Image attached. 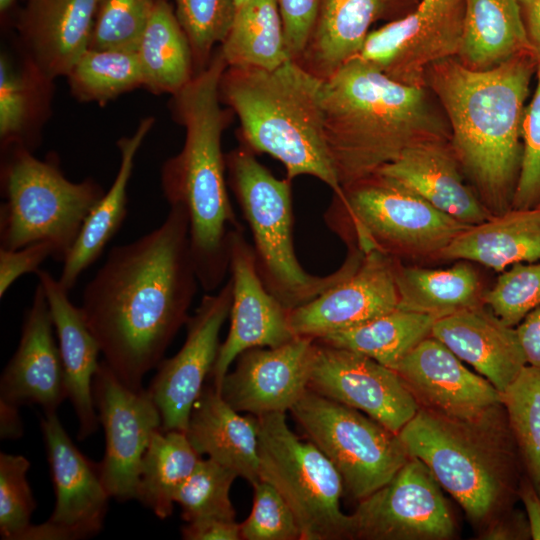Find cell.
<instances>
[{
    "instance_id": "6da1fadb",
    "label": "cell",
    "mask_w": 540,
    "mask_h": 540,
    "mask_svg": "<svg viewBox=\"0 0 540 540\" xmlns=\"http://www.w3.org/2000/svg\"><path fill=\"white\" fill-rule=\"evenodd\" d=\"M198 284L181 206H170L151 232L110 249L80 309L103 360L124 385L142 388L145 374L186 324Z\"/></svg>"
},
{
    "instance_id": "7a4b0ae2",
    "label": "cell",
    "mask_w": 540,
    "mask_h": 540,
    "mask_svg": "<svg viewBox=\"0 0 540 540\" xmlns=\"http://www.w3.org/2000/svg\"><path fill=\"white\" fill-rule=\"evenodd\" d=\"M539 60L520 53L484 71L456 57L430 65L424 83L447 117L450 143L462 172L492 216L512 209L523 143L521 126Z\"/></svg>"
},
{
    "instance_id": "3957f363",
    "label": "cell",
    "mask_w": 540,
    "mask_h": 540,
    "mask_svg": "<svg viewBox=\"0 0 540 540\" xmlns=\"http://www.w3.org/2000/svg\"><path fill=\"white\" fill-rule=\"evenodd\" d=\"M227 62L218 46L210 63L171 96L173 119L185 130L181 151L161 169L170 206H181L189 220L191 254L199 285L215 290L229 269V235L242 228L229 200L222 135L234 112L219 95Z\"/></svg>"
},
{
    "instance_id": "277c9868",
    "label": "cell",
    "mask_w": 540,
    "mask_h": 540,
    "mask_svg": "<svg viewBox=\"0 0 540 540\" xmlns=\"http://www.w3.org/2000/svg\"><path fill=\"white\" fill-rule=\"evenodd\" d=\"M322 108L341 187L373 175L416 144L451 139L445 112L427 86L397 82L358 57L324 80Z\"/></svg>"
},
{
    "instance_id": "5b68a950",
    "label": "cell",
    "mask_w": 540,
    "mask_h": 540,
    "mask_svg": "<svg viewBox=\"0 0 540 540\" xmlns=\"http://www.w3.org/2000/svg\"><path fill=\"white\" fill-rule=\"evenodd\" d=\"M398 435L479 530L513 508L524 472L502 403L472 418L420 407Z\"/></svg>"
},
{
    "instance_id": "8992f818",
    "label": "cell",
    "mask_w": 540,
    "mask_h": 540,
    "mask_svg": "<svg viewBox=\"0 0 540 540\" xmlns=\"http://www.w3.org/2000/svg\"><path fill=\"white\" fill-rule=\"evenodd\" d=\"M324 80L289 59L274 69L227 66L221 102L240 122L243 146L282 163L290 180L313 176L341 192L324 132Z\"/></svg>"
},
{
    "instance_id": "52a82bcc",
    "label": "cell",
    "mask_w": 540,
    "mask_h": 540,
    "mask_svg": "<svg viewBox=\"0 0 540 540\" xmlns=\"http://www.w3.org/2000/svg\"><path fill=\"white\" fill-rule=\"evenodd\" d=\"M225 159L231 189L253 236L260 277L286 309L312 301L354 270L362 252L350 248L334 272L308 273L294 249L292 180L276 178L245 146L232 150Z\"/></svg>"
},
{
    "instance_id": "ba28073f",
    "label": "cell",
    "mask_w": 540,
    "mask_h": 540,
    "mask_svg": "<svg viewBox=\"0 0 540 540\" xmlns=\"http://www.w3.org/2000/svg\"><path fill=\"white\" fill-rule=\"evenodd\" d=\"M324 220L347 248L377 250L399 260L439 259L469 227L378 174L333 194Z\"/></svg>"
},
{
    "instance_id": "9c48e42d",
    "label": "cell",
    "mask_w": 540,
    "mask_h": 540,
    "mask_svg": "<svg viewBox=\"0 0 540 540\" xmlns=\"http://www.w3.org/2000/svg\"><path fill=\"white\" fill-rule=\"evenodd\" d=\"M21 147L2 150L0 248L35 242L53 245V259L64 262L85 219L105 194L92 178L67 179L56 157L36 158Z\"/></svg>"
},
{
    "instance_id": "30bf717a",
    "label": "cell",
    "mask_w": 540,
    "mask_h": 540,
    "mask_svg": "<svg viewBox=\"0 0 540 540\" xmlns=\"http://www.w3.org/2000/svg\"><path fill=\"white\" fill-rule=\"evenodd\" d=\"M258 419L259 478L285 499L297 520L301 540L350 539V515L340 508L341 475L311 441L289 428L282 412Z\"/></svg>"
},
{
    "instance_id": "8fae6325",
    "label": "cell",
    "mask_w": 540,
    "mask_h": 540,
    "mask_svg": "<svg viewBox=\"0 0 540 540\" xmlns=\"http://www.w3.org/2000/svg\"><path fill=\"white\" fill-rule=\"evenodd\" d=\"M290 412L357 501L387 484L410 457L397 433L361 411L309 389Z\"/></svg>"
},
{
    "instance_id": "7c38bea8",
    "label": "cell",
    "mask_w": 540,
    "mask_h": 540,
    "mask_svg": "<svg viewBox=\"0 0 540 540\" xmlns=\"http://www.w3.org/2000/svg\"><path fill=\"white\" fill-rule=\"evenodd\" d=\"M441 488L426 464L410 456L387 484L358 501L350 539H453L457 524Z\"/></svg>"
},
{
    "instance_id": "4fadbf2b",
    "label": "cell",
    "mask_w": 540,
    "mask_h": 540,
    "mask_svg": "<svg viewBox=\"0 0 540 540\" xmlns=\"http://www.w3.org/2000/svg\"><path fill=\"white\" fill-rule=\"evenodd\" d=\"M465 0H420L405 17L371 30L355 56L406 85L425 86L433 63L457 57Z\"/></svg>"
},
{
    "instance_id": "5bb4252c",
    "label": "cell",
    "mask_w": 540,
    "mask_h": 540,
    "mask_svg": "<svg viewBox=\"0 0 540 540\" xmlns=\"http://www.w3.org/2000/svg\"><path fill=\"white\" fill-rule=\"evenodd\" d=\"M93 398L106 440L99 464L110 497L128 501L137 497L140 468L153 434L162 419L150 391L124 385L104 360L94 375Z\"/></svg>"
},
{
    "instance_id": "9a60e30c",
    "label": "cell",
    "mask_w": 540,
    "mask_h": 540,
    "mask_svg": "<svg viewBox=\"0 0 540 540\" xmlns=\"http://www.w3.org/2000/svg\"><path fill=\"white\" fill-rule=\"evenodd\" d=\"M308 389L361 411L397 434L420 408L394 369L316 340Z\"/></svg>"
},
{
    "instance_id": "2e32d148",
    "label": "cell",
    "mask_w": 540,
    "mask_h": 540,
    "mask_svg": "<svg viewBox=\"0 0 540 540\" xmlns=\"http://www.w3.org/2000/svg\"><path fill=\"white\" fill-rule=\"evenodd\" d=\"M233 282L206 294L186 322V339L171 358L162 359L149 391L159 409L161 429L186 432L192 409L216 361L219 333L230 316Z\"/></svg>"
},
{
    "instance_id": "e0dca14e",
    "label": "cell",
    "mask_w": 540,
    "mask_h": 540,
    "mask_svg": "<svg viewBox=\"0 0 540 540\" xmlns=\"http://www.w3.org/2000/svg\"><path fill=\"white\" fill-rule=\"evenodd\" d=\"M229 270L233 282L230 329L209 375L218 392L241 353L256 347H277L296 337L289 324V310L265 287L242 228L229 235Z\"/></svg>"
},
{
    "instance_id": "ac0fdd59",
    "label": "cell",
    "mask_w": 540,
    "mask_h": 540,
    "mask_svg": "<svg viewBox=\"0 0 540 540\" xmlns=\"http://www.w3.org/2000/svg\"><path fill=\"white\" fill-rule=\"evenodd\" d=\"M41 429L56 496L52 515L42 524L45 540H75L98 534L111 498L99 464L78 450L56 411L45 412Z\"/></svg>"
},
{
    "instance_id": "d6986e66",
    "label": "cell",
    "mask_w": 540,
    "mask_h": 540,
    "mask_svg": "<svg viewBox=\"0 0 540 540\" xmlns=\"http://www.w3.org/2000/svg\"><path fill=\"white\" fill-rule=\"evenodd\" d=\"M396 260L377 250L362 252L358 264L344 279L312 301L289 310L294 335L317 340L396 309Z\"/></svg>"
},
{
    "instance_id": "ffe728a7",
    "label": "cell",
    "mask_w": 540,
    "mask_h": 540,
    "mask_svg": "<svg viewBox=\"0 0 540 540\" xmlns=\"http://www.w3.org/2000/svg\"><path fill=\"white\" fill-rule=\"evenodd\" d=\"M315 340L296 336L277 347L241 353L219 392L236 411L256 417L290 411L307 391Z\"/></svg>"
},
{
    "instance_id": "44dd1931",
    "label": "cell",
    "mask_w": 540,
    "mask_h": 540,
    "mask_svg": "<svg viewBox=\"0 0 540 540\" xmlns=\"http://www.w3.org/2000/svg\"><path fill=\"white\" fill-rule=\"evenodd\" d=\"M420 407L472 418L502 403V393L466 368L446 345L428 336L394 368Z\"/></svg>"
},
{
    "instance_id": "7402d4cb",
    "label": "cell",
    "mask_w": 540,
    "mask_h": 540,
    "mask_svg": "<svg viewBox=\"0 0 540 540\" xmlns=\"http://www.w3.org/2000/svg\"><path fill=\"white\" fill-rule=\"evenodd\" d=\"M99 0H23L13 25L19 50L45 77H65L88 49Z\"/></svg>"
},
{
    "instance_id": "603a6c76",
    "label": "cell",
    "mask_w": 540,
    "mask_h": 540,
    "mask_svg": "<svg viewBox=\"0 0 540 540\" xmlns=\"http://www.w3.org/2000/svg\"><path fill=\"white\" fill-rule=\"evenodd\" d=\"M53 327L48 301L38 282L23 320L18 348L1 376V401L16 406L38 404L48 412L56 411L67 397Z\"/></svg>"
},
{
    "instance_id": "cb8c5ba5",
    "label": "cell",
    "mask_w": 540,
    "mask_h": 540,
    "mask_svg": "<svg viewBox=\"0 0 540 540\" xmlns=\"http://www.w3.org/2000/svg\"><path fill=\"white\" fill-rule=\"evenodd\" d=\"M466 225L492 215L467 182L450 140L416 144L376 173Z\"/></svg>"
},
{
    "instance_id": "d4e9b609",
    "label": "cell",
    "mask_w": 540,
    "mask_h": 540,
    "mask_svg": "<svg viewBox=\"0 0 540 540\" xmlns=\"http://www.w3.org/2000/svg\"><path fill=\"white\" fill-rule=\"evenodd\" d=\"M420 0H323L298 61L325 80L361 50L370 28L411 13Z\"/></svg>"
},
{
    "instance_id": "484cf974",
    "label": "cell",
    "mask_w": 540,
    "mask_h": 540,
    "mask_svg": "<svg viewBox=\"0 0 540 540\" xmlns=\"http://www.w3.org/2000/svg\"><path fill=\"white\" fill-rule=\"evenodd\" d=\"M431 336L501 393L527 365L516 327L505 324L485 304L437 319Z\"/></svg>"
},
{
    "instance_id": "4316f807",
    "label": "cell",
    "mask_w": 540,
    "mask_h": 540,
    "mask_svg": "<svg viewBox=\"0 0 540 540\" xmlns=\"http://www.w3.org/2000/svg\"><path fill=\"white\" fill-rule=\"evenodd\" d=\"M36 274L44 289L58 337L67 397L79 422L78 439L84 440L98 428L92 384L100 364V346L88 328L80 307L70 301L69 291L49 272L39 269Z\"/></svg>"
},
{
    "instance_id": "83f0119b",
    "label": "cell",
    "mask_w": 540,
    "mask_h": 540,
    "mask_svg": "<svg viewBox=\"0 0 540 540\" xmlns=\"http://www.w3.org/2000/svg\"><path fill=\"white\" fill-rule=\"evenodd\" d=\"M185 433L199 454L208 455L252 486L260 480L258 419L240 415L213 386L203 388Z\"/></svg>"
},
{
    "instance_id": "f1b7e54d",
    "label": "cell",
    "mask_w": 540,
    "mask_h": 540,
    "mask_svg": "<svg viewBox=\"0 0 540 540\" xmlns=\"http://www.w3.org/2000/svg\"><path fill=\"white\" fill-rule=\"evenodd\" d=\"M439 259L476 262L496 271L540 261V207L510 209L469 226Z\"/></svg>"
},
{
    "instance_id": "f546056e",
    "label": "cell",
    "mask_w": 540,
    "mask_h": 540,
    "mask_svg": "<svg viewBox=\"0 0 540 540\" xmlns=\"http://www.w3.org/2000/svg\"><path fill=\"white\" fill-rule=\"evenodd\" d=\"M154 117L143 118L134 133L117 141L120 166L109 190L95 204L63 262L58 279L67 291L79 276L102 254L108 242L120 229L127 215V187L134 168L136 154L154 125Z\"/></svg>"
},
{
    "instance_id": "4dcf8cb0",
    "label": "cell",
    "mask_w": 540,
    "mask_h": 540,
    "mask_svg": "<svg viewBox=\"0 0 540 540\" xmlns=\"http://www.w3.org/2000/svg\"><path fill=\"white\" fill-rule=\"evenodd\" d=\"M53 93L54 81L39 72L21 51L18 57L1 52V151L16 146L33 151L51 115Z\"/></svg>"
},
{
    "instance_id": "1f68e13d",
    "label": "cell",
    "mask_w": 540,
    "mask_h": 540,
    "mask_svg": "<svg viewBox=\"0 0 540 540\" xmlns=\"http://www.w3.org/2000/svg\"><path fill=\"white\" fill-rule=\"evenodd\" d=\"M526 51L533 49L519 0H465L464 30L456 57L460 63L472 70H490Z\"/></svg>"
},
{
    "instance_id": "d6a6232c",
    "label": "cell",
    "mask_w": 540,
    "mask_h": 540,
    "mask_svg": "<svg viewBox=\"0 0 540 540\" xmlns=\"http://www.w3.org/2000/svg\"><path fill=\"white\" fill-rule=\"evenodd\" d=\"M397 308L440 319L483 305L480 278L467 261L445 269L395 265Z\"/></svg>"
},
{
    "instance_id": "836d02e7",
    "label": "cell",
    "mask_w": 540,
    "mask_h": 540,
    "mask_svg": "<svg viewBox=\"0 0 540 540\" xmlns=\"http://www.w3.org/2000/svg\"><path fill=\"white\" fill-rule=\"evenodd\" d=\"M137 57L143 88L156 95L172 96L195 76L191 46L171 1L156 0Z\"/></svg>"
},
{
    "instance_id": "e575fe53",
    "label": "cell",
    "mask_w": 540,
    "mask_h": 540,
    "mask_svg": "<svg viewBox=\"0 0 540 540\" xmlns=\"http://www.w3.org/2000/svg\"><path fill=\"white\" fill-rule=\"evenodd\" d=\"M219 46L232 67L274 69L291 59L278 0H248L238 7Z\"/></svg>"
},
{
    "instance_id": "d590c367",
    "label": "cell",
    "mask_w": 540,
    "mask_h": 540,
    "mask_svg": "<svg viewBox=\"0 0 540 540\" xmlns=\"http://www.w3.org/2000/svg\"><path fill=\"white\" fill-rule=\"evenodd\" d=\"M201 456L185 432L157 430L142 459L136 499L160 519L169 517L178 489Z\"/></svg>"
},
{
    "instance_id": "8d00e7d4",
    "label": "cell",
    "mask_w": 540,
    "mask_h": 540,
    "mask_svg": "<svg viewBox=\"0 0 540 540\" xmlns=\"http://www.w3.org/2000/svg\"><path fill=\"white\" fill-rule=\"evenodd\" d=\"M436 320L426 314L396 308L360 326L316 341L363 354L394 369L414 347L431 335Z\"/></svg>"
},
{
    "instance_id": "74e56055",
    "label": "cell",
    "mask_w": 540,
    "mask_h": 540,
    "mask_svg": "<svg viewBox=\"0 0 540 540\" xmlns=\"http://www.w3.org/2000/svg\"><path fill=\"white\" fill-rule=\"evenodd\" d=\"M65 77L75 99L98 105L143 87L137 52L132 51L88 48Z\"/></svg>"
},
{
    "instance_id": "f35d334b",
    "label": "cell",
    "mask_w": 540,
    "mask_h": 540,
    "mask_svg": "<svg viewBox=\"0 0 540 540\" xmlns=\"http://www.w3.org/2000/svg\"><path fill=\"white\" fill-rule=\"evenodd\" d=\"M523 472L540 496V369L526 365L502 392Z\"/></svg>"
},
{
    "instance_id": "ab89813d",
    "label": "cell",
    "mask_w": 540,
    "mask_h": 540,
    "mask_svg": "<svg viewBox=\"0 0 540 540\" xmlns=\"http://www.w3.org/2000/svg\"><path fill=\"white\" fill-rule=\"evenodd\" d=\"M238 475L211 458L201 459L178 489L175 503L186 522L201 519L235 520L230 489Z\"/></svg>"
},
{
    "instance_id": "60d3db41",
    "label": "cell",
    "mask_w": 540,
    "mask_h": 540,
    "mask_svg": "<svg viewBox=\"0 0 540 540\" xmlns=\"http://www.w3.org/2000/svg\"><path fill=\"white\" fill-rule=\"evenodd\" d=\"M191 46L195 74L210 63L232 25L233 0H169Z\"/></svg>"
},
{
    "instance_id": "b9f144b4",
    "label": "cell",
    "mask_w": 540,
    "mask_h": 540,
    "mask_svg": "<svg viewBox=\"0 0 540 540\" xmlns=\"http://www.w3.org/2000/svg\"><path fill=\"white\" fill-rule=\"evenodd\" d=\"M156 0H99L89 49L137 52Z\"/></svg>"
},
{
    "instance_id": "7bdbcfd3",
    "label": "cell",
    "mask_w": 540,
    "mask_h": 540,
    "mask_svg": "<svg viewBox=\"0 0 540 540\" xmlns=\"http://www.w3.org/2000/svg\"><path fill=\"white\" fill-rule=\"evenodd\" d=\"M483 303L505 324L516 327L540 306V261L515 263L502 271Z\"/></svg>"
},
{
    "instance_id": "ee69618b",
    "label": "cell",
    "mask_w": 540,
    "mask_h": 540,
    "mask_svg": "<svg viewBox=\"0 0 540 540\" xmlns=\"http://www.w3.org/2000/svg\"><path fill=\"white\" fill-rule=\"evenodd\" d=\"M30 462L22 455L0 454V533L5 540H24L36 508L26 478Z\"/></svg>"
},
{
    "instance_id": "f6af8a7d",
    "label": "cell",
    "mask_w": 540,
    "mask_h": 540,
    "mask_svg": "<svg viewBox=\"0 0 540 540\" xmlns=\"http://www.w3.org/2000/svg\"><path fill=\"white\" fill-rule=\"evenodd\" d=\"M253 488L251 513L240 523L241 540H301L297 520L282 495L263 480Z\"/></svg>"
},
{
    "instance_id": "bcb514c9",
    "label": "cell",
    "mask_w": 540,
    "mask_h": 540,
    "mask_svg": "<svg viewBox=\"0 0 540 540\" xmlns=\"http://www.w3.org/2000/svg\"><path fill=\"white\" fill-rule=\"evenodd\" d=\"M536 78L535 91L525 107L522 119L523 155L512 202L514 209L540 206V64Z\"/></svg>"
},
{
    "instance_id": "7dc6e473",
    "label": "cell",
    "mask_w": 540,
    "mask_h": 540,
    "mask_svg": "<svg viewBox=\"0 0 540 540\" xmlns=\"http://www.w3.org/2000/svg\"><path fill=\"white\" fill-rule=\"evenodd\" d=\"M323 0H278L288 53L293 60L302 55Z\"/></svg>"
},
{
    "instance_id": "c3c4849f",
    "label": "cell",
    "mask_w": 540,
    "mask_h": 540,
    "mask_svg": "<svg viewBox=\"0 0 540 540\" xmlns=\"http://www.w3.org/2000/svg\"><path fill=\"white\" fill-rule=\"evenodd\" d=\"M55 250L46 241L28 244L18 249L0 248V297L2 298L11 285L22 275L36 273L40 265L54 257Z\"/></svg>"
},
{
    "instance_id": "681fc988",
    "label": "cell",
    "mask_w": 540,
    "mask_h": 540,
    "mask_svg": "<svg viewBox=\"0 0 540 540\" xmlns=\"http://www.w3.org/2000/svg\"><path fill=\"white\" fill-rule=\"evenodd\" d=\"M480 538L488 540L530 539V528L526 514L513 508L480 530Z\"/></svg>"
},
{
    "instance_id": "f907efd6",
    "label": "cell",
    "mask_w": 540,
    "mask_h": 540,
    "mask_svg": "<svg viewBox=\"0 0 540 540\" xmlns=\"http://www.w3.org/2000/svg\"><path fill=\"white\" fill-rule=\"evenodd\" d=\"M181 535L186 540H240V523L222 519L195 520L182 527Z\"/></svg>"
},
{
    "instance_id": "816d5d0a",
    "label": "cell",
    "mask_w": 540,
    "mask_h": 540,
    "mask_svg": "<svg viewBox=\"0 0 540 540\" xmlns=\"http://www.w3.org/2000/svg\"><path fill=\"white\" fill-rule=\"evenodd\" d=\"M516 330L527 365L540 369V306L531 311Z\"/></svg>"
},
{
    "instance_id": "f5cc1de1",
    "label": "cell",
    "mask_w": 540,
    "mask_h": 540,
    "mask_svg": "<svg viewBox=\"0 0 540 540\" xmlns=\"http://www.w3.org/2000/svg\"><path fill=\"white\" fill-rule=\"evenodd\" d=\"M518 498L525 508L531 539L540 540V496L525 474L520 480Z\"/></svg>"
},
{
    "instance_id": "db71d44e",
    "label": "cell",
    "mask_w": 540,
    "mask_h": 540,
    "mask_svg": "<svg viewBox=\"0 0 540 540\" xmlns=\"http://www.w3.org/2000/svg\"><path fill=\"white\" fill-rule=\"evenodd\" d=\"M527 38L540 63V0H519Z\"/></svg>"
},
{
    "instance_id": "11a10c76",
    "label": "cell",
    "mask_w": 540,
    "mask_h": 540,
    "mask_svg": "<svg viewBox=\"0 0 540 540\" xmlns=\"http://www.w3.org/2000/svg\"><path fill=\"white\" fill-rule=\"evenodd\" d=\"M1 439H18L23 432L18 406L0 400Z\"/></svg>"
},
{
    "instance_id": "9f6ffc18",
    "label": "cell",
    "mask_w": 540,
    "mask_h": 540,
    "mask_svg": "<svg viewBox=\"0 0 540 540\" xmlns=\"http://www.w3.org/2000/svg\"><path fill=\"white\" fill-rule=\"evenodd\" d=\"M22 1L23 0H0V18L2 23L6 24L7 22H10L11 18L13 21L14 16L20 7L19 2Z\"/></svg>"
},
{
    "instance_id": "6f0895ef",
    "label": "cell",
    "mask_w": 540,
    "mask_h": 540,
    "mask_svg": "<svg viewBox=\"0 0 540 540\" xmlns=\"http://www.w3.org/2000/svg\"><path fill=\"white\" fill-rule=\"evenodd\" d=\"M247 1H248V0H233L236 9H237L238 7H240L241 5H243V4H244L245 2H247Z\"/></svg>"
},
{
    "instance_id": "680465c9",
    "label": "cell",
    "mask_w": 540,
    "mask_h": 540,
    "mask_svg": "<svg viewBox=\"0 0 540 540\" xmlns=\"http://www.w3.org/2000/svg\"><path fill=\"white\" fill-rule=\"evenodd\" d=\"M538 207H540V206H538Z\"/></svg>"
}]
</instances>
